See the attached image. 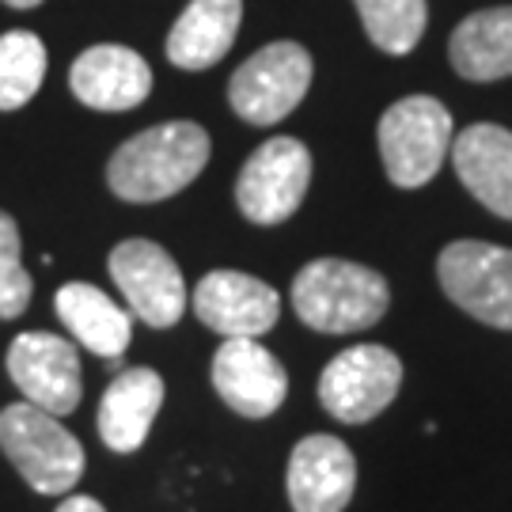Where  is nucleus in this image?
Wrapping results in <instances>:
<instances>
[{
    "instance_id": "10",
    "label": "nucleus",
    "mask_w": 512,
    "mask_h": 512,
    "mask_svg": "<svg viewBox=\"0 0 512 512\" xmlns=\"http://www.w3.org/2000/svg\"><path fill=\"white\" fill-rule=\"evenodd\" d=\"M8 376L16 380L27 403H35L46 414H73L80 406L84 384H80V357L73 342L46 334V330H27L8 346Z\"/></svg>"
},
{
    "instance_id": "9",
    "label": "nucleus",
    "mask_w": 512,
    "mask_h": 512,
    "mask_svg": "<svg viewBox=\"0 0 512 512\" xmlns=\"http://www.w3.org/2000/svg\"><path fill=\"white\" fill-rule=\"evenodd\" d=\"M110 277L122 289L129 311L156 330L175 327L186 311V281L175 258L152 239H126L107 258Z\"/></svg>"
},
{
    "instance_id": "20",
    "label": "nucleus",
    "mask_w": 512,
    "mask_h": 512,
    "mask_svg": "<svg viewBox=\"0 0 512 512\" xmlns=\"http://www.w3.org/2000/svg\"><path fill=\"white\" fill-rule=\"evenodd\" d=\"M46 80V46L35 31L0 35V110L27 107Z\"/></svg>"
},
{
    "instance_id": "24",
    "label": "nucleus",
    "mask_w": 512,
    "mask_h": 512,
    "mask_svg": "<svg viewBox=\"0 0 512 512\" xmlns=\"http://www.w3.org/2000/svg\"><path fill=\"white\" fill-rule=\"evenodd\" d=\"M4 4H8V8H38L42 0H4Z\"/></svg>"
},
{
    "instance_id": "14",
    "label": "nucleus",
    "mask_w": 512,
    "mask_h": 512,
    "mask_svg": "<svg viewBox=\"0 0 512 512\" xmlns=\"http://www.w3.org/2000/svg\"><path fill=\"white\" fill-rule=\"evenodd\" d=\"M69 88L92 110H133L152 92V69L137 50L103 42L73 61Z\"/></svg>"
},
{
    "instance_id": "23",
    "label": "nucleus",
    "mask_w": 512,
    "mask_h": 512,
    "mask_svg": "<svg viewBox=\"0 0 512 512\" xmlns=\"http://www.w3.org/2000/svg\"><path fill=\"white\" fill-rule=\"evenodd\" d=\"M57 512H107L95 497H84V494H73L69 501H61L57 505Z\"/></svg>"
},
{
    "instance_id": "19",
    "label": "nucleus",
    "mask_w": 512,
    "mask_h": 512,
    "mask_svg": "<svg viewBox=\"0 0 512 512\" xmlns=\"http://www.w3.org/2000/svg\"><path fill=\"white\" fill-rule=\"evenodd\" d=\"M448 57H452V69L475 84L512 76V4L482 8L463 19L452 31Z\"/></svg>"
},
{
    "instance_id": "17",
    "label": "nucleus",
    "mask_w": 512,
    "mask_h": 512,
    "mask_svg": "<svg viewBox=\"0 0 512 512\" xmlns=\"http://www.w3.org/2000/svg\"><path fill=\"white\" fill-rule=\"evenodd\" d=\"M243 19V0H190L167 35V61L186 73L213 69L232 50Z\"/></svg>"
},
{
    "instance_id": "4",
    "label": "nucleus",
    "mask_w": 512,
    "mask_h": 512,
    "mask_svg": "<svg viewBox=\"0 0 512 512\" xmlns=\"http://www.w3.org/2000/svg\"><path fill=\"white\" fill-rule=\"evenodd\" d=\"M452 137H456L452 114L433 95H406L391 103L376 126L387 179L403 190L425 186L452 152Z\"/></svg>"
},
{
    "instance_id": "18",
    "label": "nucleus",
    "mask_w": 512,
    "mask_h": 512,
    "mask_svg": "<svg viewBox=\"0 0 512 512\" xmlns=\"http://www.w3.org/2000/svg\"><path fill=\"white\" fill-rule=\"evenodd\" d=\"M57 319L69 327L76 342L99 357H122L133 334V319L126 308H118L103 289L88 281H69L54 296Z\"/></svg>"
},
{
    "instance_id": "2",
    "label": "nucleus",
    "mask_w": 512,
    "mask_h": 512,
    "mask_svg": "<svg viewBox=\"0 0 512 512\" xmlns=\"http://www.w3.org/2000/svg\"><path fill=\"white\" fill-rule=\"evenodd\" d=\"M391 304L384 274L349 258H315L293 281L296 315L319 334H353L384 319Z\"/></svg>"
},
{
    "instance_id": "3",
    "label": "nucleus",
    "mask_w": 512,
    "mask_h": 512,
    "mask_svg": "<svg viewBox=\"0 0 512 512\" xmlns=\"http://www.w3.org/2000/svg\"><path fill=\"white\" fill-rule=\"evenodd\" d=\"M0 452L38 494H69L84 475L80 440L35 403H12L0 410Z\"/></svg>"
},
{
    "instance_id": "8",
    "label": "nucleus",
    "mask_w": 512,
    "mask_h": 512,
    "mask_svg": "<svg viewBox=\"0 0 512 512\" xmlns=\"http://www.w3.org/2000/svg\"><path fill=\"white\" fill-rule=\"evenodd\" d=\"M403 387V361L387 346L342 349L319 376V403L330 418L365 425L395 403Z\"/></svg>"
},
{
    "instance_id": "16",
    "label": "nucleus",
    "mask_w": 512,
    "mask_h": 512,
    "mask_svg": "<svg viewBox=\"0 0 512 512\" xmlns=\"http://www.w3.org/2000/svg\"><path fill=\"white\" fill-rule=\"evenodd\" d=\"M164 406V380L152 368H129L114 376L99 403V437L110 452L129 456L148 440V429Z\"/></svg>"
},
{
    "instance_id": "15",
    "label": "nucleus",
    "mask_w": 512,
    "mask_h": 512,
    "mask_svg": "<svg viewBox=\"0 0 512 512\" xmlns=\"http://www.w3.org/2000/svg\"><path fill=\"white\" fill-rule=\"evenodd\" d=\"M459 183L494 217L512 220V129L478 122L452 141Z\"/></svg>"
},
{
    "instance_id": "13",
    "label": "nucleus",
    "mask_w": 512,
    "mask_h": 512,
    "mask_svg": "<svg viewBox=\"0 0 512 512\" xmlns=\"http://www.w3.org/2000/svg\"><path fill=\"white\" fill-rule=\"evenodd\" d=\"M285 490L296 512H342L357 490V456L346 440L311 433L289 456Z\"/></svg>"
},
{
    "instance_id": "1",
    "label": "nucleus",
    "mask_w": 512,
    "mask_h": 512,
    "mask_svg": "<svg viewBox=\"0 0 512 512\" xmlns=\"http://www.w3.org/2000/svg\"><path fill=\"white\" fill-rule=\"evenodd\" d=\"M209 164V133L198 122H164L152 126L110 156L107 186L133 205L175 198L194 183Z\"/></svg>"
},
{
    "instance_id": "7",
    "label": "nucleus",
    "mask_w": 512,
    "mask_h": 512,
    "mask_svg": "<svg viewBox=\"0 0 512 512\" xmlns=\"http://www.w3.org/2000/svg\"><path fill=\"white\" fill-rule=\"evenodd\" d=\"M311 186V152L296 137H274L266 145H258L236 179V205L239 213L274 228L293 217L304 194Z\"/></svg>"
},
{
    "instance_id": "5",
    "label": "nucleus",
    "mask_w": 512,
    "mask_h": 512,
    "mask_svg": "<svg viewBox=\"0 0 512 512\" xmlns=\"http://www.w3.org/2000/svg\"><path fill=\"white\" fill-rule=\"evenodd\" d=\"M311 73L315 65L300 42H270L236 69L228 103L251 126H277L304 103Z\"/></svg>"
},
{
    "instance_id": "6",
    "label": "nucleus",
    "mask_w": 512,
    "mask_h": 512,
    "mask_svg": "<svg viewBox=\"0 0 512 512\" xmlns=\"http://www.w3.org/2000/svg\"><path fill=\"white\" fill-rule=\"evenodd\" d=\"M440 289L471 319L512 330V251L482 239H456L437 258Z\"/></svg>"
},
{
    "instance_id": "21",
    "label": "nucleus",
    "mask_w": 512,
    "mask_h": 512,
    "mask_svg": "<svg viewBox=\"0 0 512 512\" xmlns=\"http://www.w3.org/2000/svg\"><path fill=\"white\" fill-rule=\"evenodd\" d=\"M353 4L361 12L365 35L384 54H410L425 35V23H429L425 0H353Z\"/></svg>"
},
{
    "instance_id": "11",
    "label": "nucleus",
    "mask_w": 512,
    "mask_h": 512,
    "mask_svg": "<svg viewBox=\"0 0 512 512\" xmlns=\"http://www.w3.org/2000/svg\"><path fill=\"white\" fill-rule=\"evenodd\" d=\"M213 387L243 418H270L289 395V372L258 338H224L213 357Z\"/></svg>"
},
{
    "instance_id": "12",
    "label": "nucleus",
    "mask_w": 512,
    "mask_h": 512,
    "mask_svg": "<svg viewBox=\"0 0 512 512\" xmlns=\"http://www.w3.org/2000/svg\"><path fill=\"white\" fill-rule=\"evenodd\" d=\"M194 315L220 338H262L281 315V296L266 281L239 270H213L190 296Z\"/></svg>"
},
{
    "instance_id": "22",
    "label": "nucleus",
    "mask_w": 512,
    "mask_h": 512,
    "mask_svg": "<svg viewBox=\"0 0 512 512\" xmlns=\"http://www.w3.org/2000/svg\"><path fill=\"white\" fill-rule=\"evenodd\" d=\"M19 224L0 209V319H19L31 304V274L19 258Z\"/></svg>"
}]
</instances>
